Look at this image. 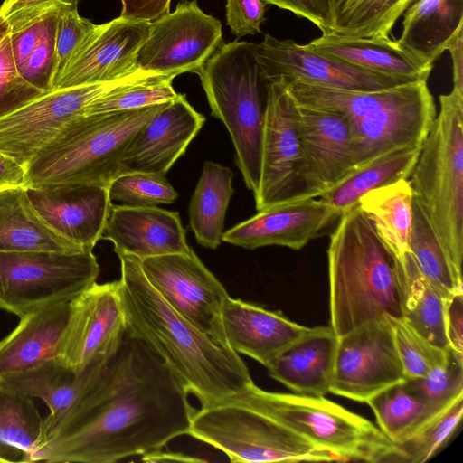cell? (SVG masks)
I'll return each mask as SVG.
<instances>
[{
  "label": "cell",
  "instance_id": "obj_1",
  "mask_svg": "<svg viewBox=\"0 0 463 463\" xmlns=\"http://www.w3.org/2000/svg\"><path fill=\"white\" fill-rule=\"evenodd\" d=\"M188 395L166 363L127 330L32 462L114 463L161 450L188 434L195 411Z\"/></svg>",
  "mask_w": 463,
  "mask_h": 463
},
{
  "label": "cell",
  "instance_id": "obj_2",
  "mask_svg": "<svg viewBox=\"0 0 463 463\" xmlns=\"http://www.w3.org/2000/svg\"><path fill=\"white\" fill-rule=\"evenodd\" d=\"M118 258L128 330L166 363L201 406L254 383L239 354L197 329L164 300L145 277L139 259Z\"/></svg>",
  "mask_w": 463,
  "mask_h": 463
},
{
  "label": "cell",
  "instance_id": "obj_3",
  "mask_svg": "<svg viewBox=\"0 0 463 463\" xmlns=\"http://www.w3.org/2000/svg\"><path fill=\"white\" fill-rule=\"evenodd\" d=\"M285 81L298 105L336 111L346 117L354 169L392 150L421 146L437 115L427 80L373 91Z\"/></svg>",
  "mask_w": 463,
  "mask_h": 463
},
{
  "label": "cell",
  "instance_id": "obj_4",
  "mask_svg": "<svg viewBox=\"0 0 463 463\" xmlns=\"http://www.w3.org/2000/svg\"><path fill=\"white\" fill-rule=\"evenodd\" d=\"M330 326L337 337L402 317L392 256L358 205L342 214L327 250Z\"/></svg>",
  "mask_w": 463,
  "mask_h": 463
},
{
  "label": "cell",
  "instance_id": "obj_5",
  "mask_svg": "<svg viewBox=\"0 0 463 463\" xmlns=\"http://www.w3.org/2000/svg\"><path fill=\"white\" fill-rule=\"evenodd\" d=\"M165 103L74 117L26 165L24 187L82 184L109 188L131 140Z\"/></svg>",
  "mask_w": 463,
  "mask_h": 463
},
{
  "label": "cell",
  "instance_id": "obj_6",
  "mask_svg": "<svg viewBox=\"0 0 463 463\" xmlns=\"http://www.w3.org/2000/svg\"><path fill=\"white\" fill-rule=\"evenodd\" d=\"M212 115L228 129L235 159L245 184L253 194L259 188L261 143L269 90L258 44L238 40L222 43L195 72Z\"/></svg>",
  "mask_w": 463,
  "mask_h": 463
},
{
  "label": "cell",
  "instance_id": "obj_7",
  "mask_svg": "<svg viewBox=\"0 0 463 463\" xmlns=\"http://www.w3.org/2000/svg\"><path fill=\"white\" fill-rule=\"evenodd\" d=\"M440 109L410 175L413 199L452 264L463 260V92L439 96Z\"/></svg>",
  "mask_w": 463,
  "mask_h": 463
},
{
  "label": "cell",
  "instance_id": "obj_8",
  "mask_svg": "<svg viewBox=\"0 0 463 463\" xmlns=\"http://www.w3.org/2000/svg\"><path fill=\"white\" fill-rule=\"evenodd\" d=\"M251 406L341 461L403 462V453L369 420L325 396L272 392L255 383L241 392Z\"/></svg>",
  "mask_w": 463,
  "mask_h": 463
},
{
  "label": "cell",
  "instance_id": "obj_9",
  "mask_svg": "<svg viewBox=\"0 0 463 463\" xmlns=\"http://www.w3.org/2000/svg\"><path fill=\"white\" fill-rule=\"evenodd\" d=\"M189 436L232 462L341 461L248 403L241 392L195 410Z\"/></svg>",
  "mask_w": 463,
  "mask_h": 463
},
{
  "label": "cell",
  "instance_id": "obj_10",
  "mask_svg": "<svg viewBox=\"0 0 463 463\" xmlns=\"http://www.w3.org/2000/svg\"><path fill=\"white\" fill-rule=\"evenodd\" d=\"M92 250L0 252V308L22 317L39 308L71 301L97 280Z\"/></svg>",
  "mask_w": 463,
  "mask_h": 463
},
{
  "label": "cell",
  "instance_id": "obj_11",
  "mask_svg": "<svg viewBox=\"0 0 463 463\" xmlns=\"http://www.w3.org/2000/svg\"><path fill=\"white\" fill-rule=\"evenodd\" d=\"M159 73L137 69L116 80L56 89L0 118V152L24 167L71 119L112 90ZM163 75V74H162Z\"/></svg>",
  "mask_w": 463,
  "mask_h": 463
},
{
  "label": "cell",
  "instance_id": "obj_12",
  "mask_svg": "<svg viewBox=\"0 0 463 463\" xmlns=\"http://www.w3.org/2000/svg\"><path fill=\"white\" fill-rule=\"evenodd\" d=\"M222 43L221 22L205 14L196 0H183L174 12L150 23L137 67L174 78L195 73Z\"/></svg>",
  "mask_w": 463,
  "mask_h": 463
},
{
  "label": "cell",
  "instance_id": "obj_13",
  "mask_svg": "<svg viewBox=\"0 0 463 463\" xmlns=\"http://www.w3.org/2000/svg\"><path fill=\"white\" fill-rule=\"evenodd\" d=\"M139 262L148 282L175 311L228 347L222 310L229 295L194 250L146 258Z\"/></svg>",
  "mask_w": 463,
  "mask_h": 463
},
{
  "label": "cell",
  "instance_id": "obj_14",
  "mask_svg": "<svg viewBox=\"0 0 463 463\" xmlns=\"http://www.w3.org/2000/svg\"><path fill=\"white\" fill-rule=\"evenodd\" d=\"M405 381L387 316L338 337L330 393L367 402Z\"/></svg>",
  "mask_w": 463,
  "mask_h": 463
},
{
  "label": "cell",
  "instance_id": "obj_15",
  "mask_svg": "<svg viewBox=\"0 0 463 463\" xmlns=\"http://www.w3.org/2000/svg\"><path fill=\"white\" fill-rule=\"evenodd\" d=\"M297 102L286 81L272 80L261 143L256 210L302 199L301 153L296 123Z\"/></svg>",
  "mask_w": 463,
  "mask_h": 463
},
{
  "label": "cell",
  "instance_id": "obj_16",
  "mask_svg": "<svg viewBox=\"0 0 463 463\" xmlns=\"http://www.w3.org/2000/svg\"><path fill=\"white\" fill-rule=\"evenodd\" d=\"M128 330L120 281L95 282L70 303L60 358L77 372L112 356Z\"/></svg>",
  "mask_w": 463,
  "mask_h": 463
},
{
  "label": "cell",
  "instance_id": "obj_17",
  "mask_svg": "<svg viewBox=\"0 0 463 463\" xmlns=\"http://www.w3.org/2000/svg\"><path fill=\"white\" fill-rule=\"evenodd\" d=\"M258 52L267 75L307 85L357 91L392 88L417 80L391 76L325 55L308 44L266 34Z\"/></svg>",
  "mask_w": 463,
  "mask_h": 463
},
{
  "label": "cell",
  "instance_id": "obj_18",
  "mask_svg": "<svg viewBox=\"0 0 463 463\" xmlns=\"http://www.w3.org/2000/svg\"><path fill=\"white\" fill-rule=\"evenodd\" d=\"M296 123L304 197H317L354 170L349 123L342 113L298 103Z\"/></svg>",
  "mask_w": 463,
  "mask_h": 463
},
{
  "label": "cell",
  "instance_id": "obj_19",
  "mask_svg": "<svg viewBox=\"0 0 463 463\" xmlns=\"http://www.w3.org/2000/svg\"><path fill=\"white\" fill-rule=\"evenodd\" d=\"M149 25L121 16L98 24L60 73L54 90L109 82L137 71V54Z\"/></svg>",
  "mask_w": 463,
  "mask_h": 463
},
{
  "label": "cell",
  "instance_id": "obj_20",
  "mask_svg": "<svg viewBox=\"0 0 463 463\" xmlns=\"http://www.w3.org/2000/svg\"><path fill=\"white\" fill-rule=\"evenodd\" d=\"M341 216L320 198L298 199L258 211L223 232L222 241L248 250L277 245L298 250Z\"/></svg>",
  "mask_w": 463,
  "mask_h": 463
},
{
  "label": "cell",
  "instance_id": "obj_21",
  "mask_svg": "<svg viewBox=\"0 0 463 463\" xmlns=\"http://www.w3.org/2000/svg\"><path fill=\"white\" fill-rule=\"evenodd\" d=\"M204 122V116L190 105L185 95L165 102L131 140L118 175L146 172L165 175Z\"/></svg>",
  "mask_w": 463,
  "mask_h": 463
},
{
  "label": "cell",
  "instance_id": "obj_22",
  "mask_svg": "<svg viewBox=\"0 0 463 463\" xmlns=\"http://www.w3.org/2000/svg\"><path fill=\"white\" fill-rule=\"evenodd\" d=\"M26 189L33 208L47 225L84 250H92L101 239L111 207L108 187L73 184Z\"/></svg>",
  "mask_w": 463,
  "mask_h": 463
},
{
  "label": "cell",
  "instance_id": "obj_23",
  "mask_svg": "<svg viewBox=\"0 0 463 463\" xmlns=\"http://www.w3.org/2000/svg\"><path fill=\"white\" fill-rule=\"evenodd\" d=\"M101 239L114 244L118 257L139 260L193 250L178 213L157 206L111 204Z\"/></svg>",
  "mask_w": 463,
  "mask_h": 463
},
{
  "label": "cell",
  "instance_id": "obj_24",
  "mask_svg": "<svg viewBox=\"0 0 463 463\" xmlns=\"http://www.w3.org/2000/svg\"><path fill=\"white\" fill-rule=\"evenodd\" d=\"M222 325L229 348L251 357L265 367L310 329L279 312L230 296L222 307Z\"/></svg>",
  "mask_w": 463,
  "mask_h": 463
},
{
  "label": "cell",
  "instance_id": "obj_25",
  "mask_svg": "<svg viewBox=\"0 0 463 463\" xmlns=\"http://www.w3.org/2000/svg\"><path fill=\"white\" fill-rule=\"evenodd\" d=\"M106 360L98 361L84 371L77 372L61 358L56 357L0 378L5 385L31 398L43 400L49 408L37 448L94 382Z\"/></svg>",
  "mask_w": 463,
  "mask_h": 463
},
{
  "label": "cell",
  "instance_id": "obj_26",
  "mask_svg": "<svg viewBox=\"0 0 463 463\" xmlns=\"http://www.w3.org/2000/svg\"><path fill=\"white\" fill-rule=\"evenodd\" d=\"M337 341L330 326L310 327L268 364V373L295 393L326 396L329 393Z\"/></svg>",
  "mask_w": 463,
  "mask_h": 463
},
{
  "label": "cell",
  "instance_id": "obj_27",
  "mask_svg": "<svg viewBox=\"0 0 463 463\" xmlns=\"http://www.w3.org/2000/svg\"><path fill=\"white\" fill-rule=\"evenodd\" d=\"M70 303L50 305L20 317L15 329L0 340V378L60 357Z\"/></svg>",
  "mask_w": 463,
  "mask_h": 463
},
{
  "label": "cell",
  "instance_id": "obj_28",
  "mask_svg": "<svg viewBox=\"0 0 463 463\" xmlns=\"http://www.w3.org/2000/svg\"><path fill=\"white\" fill-rule=\"evenodd\" d=\"M307 44L317 52L391 76L427 80L433 66L390 37L352 38L328 33Z\"/></svg>",
  "mask_w": 463,
  "mask_h": 463
},
{
  "label": "cell",
  "instance_id": "obj_29",
  "mask_svg": "<svg viewBox=\"0 0 463 463\" xmlns=\"http://www.w3.org/2000/svg\"><path fill=\"white\" fill-rule=\"evenodd\" d=\"M402 14L397 41L430 65L463 31V0H414Z\"/></svg>",
  "mask_w": 463,
  "mask_h": 463
},
{
  "label": "cell",
  "instance_id": "obj_30",
  "mask_svg": "<svg viewBox=\"0 0 463 463\" xmlns=\"http://www.w3.org/2000/svg\"><path fill=\"white\" fill-rule=\"evenodd\" d=\"M87 250L53 231L33 208L24 186L0 191V252Z\"/></svg>",
  "mask_w": 463,
  "mask_h": 463
},
{
  "label": "cell",
  "instance_id": "obj_31",
  "mask_svg": "<svg viewBox=\"0 0 463 463\" xmlns=\"http://www.w3.org/2000/svg\"><path fill=\"white\" fill-rule=\"evenodd\" d=\"M402 317L435 345L446 349V299L424 276L410 250L392 257Z\"/></svg>",
  "mask_w": 463,
  "mask_h": 463
},
{
  "label": "cell",
  "instance_id": "obj_32",
  "mask_svg": "<svg viewBox=\"0 0 463 463\" xmlns=\"http://www.w3.org/2000/svg\"><path fill=\"white\" fill-rule=\"evenodd\" d=\"M420 147L405 146L381 155L354 168L317 197L344 214L355 207L366 193L401 179H409Z\"/></svg>",
  "mask_w": 463,
  "mask_h": 463
},
{
  "label": "cell",
  "instance_id": "obj_33",
  "mask_svg": "<svg viewBox=\"0 0 463 463\" xmlns=\"http://www.w3.org/2000/svg\"><path fill=\"white\" fill-rule=\"evenodd\" d=\"M412 204L413 192L409 179L372 190L358 202L357 205L392 257L410 250Z\"/></svg>",
  "mask_w": 463,
  "mask_h": 463
},
{
  "label": "cell",
  "instance_id": "obj_34",
  "mask_svg": "<svg viewBox=\"0 0 463 463\" xmlns=\"http://www.w3.org/2000/svg\"><path fill=\"white\" fill-rule=\"evenodd\" d=\"M232 171L220 164L204 163L189 205V222L199 244L216 249L222 243L224 218L234 193Z\"/></svg>",
  "mask_w": 463,
  "mask_h": 463
},
{
  "label": "cell",
  "instance_id": "obj_35",
  "mask_svg": "<svg viewBox=\"0 0 463 463\" xmlns=\"http://www.w3.org/2000/svg\"><path fill=\"white\" fill-rule=\"evenodd\" d=\"M43 422L31 397L0 382V462H32Z\"/></svg>",
  "mask_w": 463,
  "mask_h": 463
},
{
  "label": "cell",
  "instance_id": "obj_36",
  "mask_svg": "<svg viewBox=\"0 0 463 463\" xmlns=\"http://www.w3.org/2000/svg\"><path fill=\"white\" fill-rule=\"evenodd\" d=\"M414 0H328L332 33L352 38L389 37Z\"/></svg>",
  "mask_w": 463,
  "mask_h": 463
},
{
  "label": "cell",
  "instance_id": "obj_37",
  "mask_svg": "<svg viewBox=\"0 0 463 463\" xmlns=\"http://www.w3.org/2000/svg\"><path fill=\"white\" fill-rule=\"evenodd\" d=\"M409 249L420 271L445 299L463 294L462 271L449 259L427 217L414 199Z\"/></svg>",
  "mask_w": 463,
  "mask_h": 463
},
{
  "label": "cell",
  "instance_id": "obj_38",
  "mask_svg": "<svg viewBox=\"0 0 463 463\" xmlns=\"http://www.w3.org/2000/svg\"><path fill=\"white\" fill-rule=\"evenodd\" d=\"M366 403L373 411L377 427L398 446L442 412H436L411 394L404 382L386 388Z\"/></svg>",
  "mask_w": 463,
  "mask_h": 463
},
{
  "label": "cell",
  "instance_id": "obj_39",
  "mask_svg": "<svg viewBox=\"0 0 463 463\" xmlns=\"http://www.w3.org/2000/svg\"><path fill=\"white\" fill-rule=\"evenodd\" d=\"M387 319L406 380L423 377L446 363L447 348L430 342L402 317L387 316Z\"/></svg>",
  "mask_w": 463,
  "mask_h": 463
},
{
  "label": "cell",
  "instance_id": "obj_40",
  "mask_svg": "<svg viewBox=\"0 0 463 463\" xmlns=\"http://www.w3.org/2000/svg\"><path fill=\"white\" fill-rule=\"evenodd\" d=\"M174 79L160 74L118 88L91 102L83 115L132 110L173 100L179 95L172 86Z\"/></svg>",
  "mask_w": 463,
  "mask_h": 463
},
{
  "label": "cell",
  "instance_id": "obj_41",
  "mask_svg": "<svg viewBox=\"0 0 463 463\" xmlns=\"http://www.w3.org/2000/svg\"><path fill=\"white\" fill-rule=\"evenodd\" d=\"M447 350L448 357L444 364L423 377L404 382L411 394L436 412L443 411L455 400L463 396V355L449 347Z\"/></svg>",
  "mask_w": 463,
  "mask_h": 463
},
{
  "label": "cell",
  "instance_id": "obj_42",
  "mask_svg": "<svg viewBox=\"0 0 463 463\" xmlns=\"http://www.w3.org/2000/svg\"><path fill=\"white\" fill-rule=\"evenodd\" d=\"M463 418V396L455 400L415 435L399 445L404 463H424L440 452L455 436Z\"/></svg>",
  "mask_w": 463,
  "mask_h": 463
},
{
  "label": "cell",
  "instance_id": "obj_43",
  "mask_svg": "<svg viewBox=\"0 0 463 463\" xmlns=\"http://www.w3.org/2000/svg\"><path fill=\"white\" fill-rule=\"evenodd\" d=\"M111 201L129 206L169 204L178 197L164 175L127 172L118 175L109 185Z\"/></svg>",
  "mask_w": 463,
  "mask_h": 463
},
{
  "label": "cell",
  "instance_id": "obj_44",
  "mask_svg": "<svg viewBox=\"0 0 463 463\" xmlns=\"http://www.w3.org/2000/svg\"><path fill=\"white\" fill-rule=\"evenodd\" d=\"M12 30L0 15V118L44 94L21 76L12 50Z\"/></svg>",
  "mask_w": 463,
  "mask_h": 463
},
{
  "label": "cell",
  "instance_id": "obj_45",
  "mask_svg": "<svg viewBox=\"0 0 463 463\" xmlns=\"http://www.w3.org/2000/svg\"><path fill=\"white\" fill-rule=\"evenodd\" d=\"M39 41L19 71L24 80L43 92L54 90L59 64L56 52L58 12H51L43 17Z\"/></svg>",
  "mask_w": 463,
  "mask_h": 463
},
{
  "label": "cell",
  "instance_id": "obj_46",
  "mask_svg": "<svg viewBox=\"0 0 463 463\" xmlns=\"http://www.w3.org/2000/svg\"><path fill=\"white\" fill-rule=\"evenodd\" d=\"M58 15L56 52L58 56L59 76L92 33L97 29L98 24H93L89 19L81 17L78 13V8L61 9L58 12Z\"/></svg>",
  "mask_w": 463,
  "mask_h": 463
},
{
  "label": "cell",
  "instance_id": "obj_47",
  "mask_svg": "<svg viewBox=\"0 0 463 463\" xmlns=\"http://www.w3.org/2000/svg\"><path fill=\"white\" fill-rule=\"evenodd\" d=\"M80 0H5L0 15L15 33L35 23L51 12L66 8H78Z\"/></svg>",
  "mask_w": 463,
  "mask_h": 463
},
{
  "label": "cell",
  "instance_id": "obj_48",
  "mask_svg": "<svg viewBox=\"0 0 463 463\" xmlns=\"http://www.w3.org/2000/svg\"><path fill=\"white\" fill-rule=\"evenodd\" d=\"M264 0H226V24L238 39L261 33L266 20Z\"/></svg>",
  "mask_w": 463,
  "mask_h": 463
},
{
  "label": "cell",
  "instance_id": "obj_49",
  "mask_svg": "<svg viewBox=\"0 0 463 463\" xmlns=\"http://www.w3.org/2000/svg\"><path fill=\"white\" fill-rule=\"evenodd\" d=\"M288 10L298 17L306 18L320 29L322 33H332L328 0H264Z\"/></svg>",
  "mask_w": 463,
  "mask_h": 463
},
{
  "label": "cell",
  "instance_id": "obj_50",
  "mask_svg": "<svg viewBox=\"0 0 463 463\" xmlns=\"http://www.w3.org/2000/svg\"><path fill=\"white\" fill-rule=\"evenodd\" d=\"M444 321L448 347L463 355V294L446 299Z\"/></svg>",
  "mask_w": 463,
  "mask_h": 463
},
{
  "label": "cell",
  "instance_id": "obj_51",
  "mask_svg": "<svg viewBox=\"0 0 463 463\" xmlns=\"http://www.w3.org/2000/svg\"><path fill=\"white\" fill-rule=\"evenodd\" d=\"M119 16L137 21L154 22L170 12L171 0H120Z\"/></svg>",
  "mask_w": 463,
  "mask_h": 463
},
{
  "label": "cell",
  "instance_id": "obj_52",
  "mask_svg": "<svg viewBox=\"0 0 463 463\" xmlns=\"http://www.w3.org/2000/svg\"><path fill=\"white\" fill-rule=\"evenodd\" d=\"M43 17L24 29L12 33V50L18 71L24 65L39 41Z\"/></svg>",
  "mask_w": 463,
  "mask_h": 463
},
{
  "label": "cell",
  "instance_id": "obj_53",
  "mask_svg": "<svg viewBox=\"0 0 463 463\" xmlns=\"http://www.w3.org/2000/svg\"><path fill=\"white\" fill-rule=\"evenodd\" d=\"M25 169L14 159L0 152V191L24 186Z\"/></svg>",
  "mask_w": 463,
  "mask_h": 463
},
{
  "label": "cell",
  "instance_id": "obj_54",
  "mask_svg": "<svg viewBox=\"0 0 463 463\" xmlns=\"http://www.w3.org/2000/svg\"><path fill=\"white\" fill-rule=\"evenodd\" d=\"M446 50L452 59L453 89L463 92V31L451 40Z\"/></svg>",
  "mask_w": 463,
  "mask_h": 463
}]
</instances>
